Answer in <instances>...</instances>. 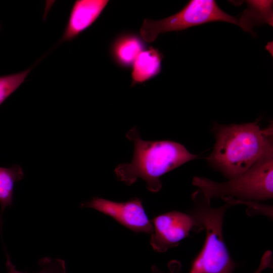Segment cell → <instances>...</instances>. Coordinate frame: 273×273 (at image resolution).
Here are the masks:
<instances>
[{
	"label": "cell",
	"instance_id": "cell-1",
	"mask_svg": "<svg viewBox=\"0 0 273 273\" xmlns=\"http://www.w3.org/2000/svg\"><path fill=\"white\" fill-rule=\"evenodd\" d=\"M259 120L214 127L215 143L207 160L229 179L249 169L273 142L272 125L261 129Z\"/></svg>",
	"mask_w": 273,
	"mask_h": 273
},
{
	"label": "cell",
	"instance_id": "cell-2",
	"mask_svg": "<svg viewBox=\"0 0 273 273\" xmlns=\"http://www.w3.org/2000/svg\"><path fill=\"white\" fill-rule=\"evenodd\" d=\"M126 137L133 144L132 159L129 163L116 166L117 178L128 186L141 178L146 181L147 189L153 193L161 190L162 175L199 157L177 142L144 141L135 127L127 132Z\"/></svg>",
	"mask_w": 273,
	"mask_h": 273
},
{
	"label": "cell",
	"instance_id": "cell-3",
	"mask_svg": "<svg viewBox=\"0 0 273 273\" xmlns=\"http://www.w3.org/2000/svg\"><path fill=\"white\" fill-rule=\"evenodd\" d=\"M273 143L246 171L218 183L195 176L192 184L208 198H220L233 205L239 201H263L273 197Z\"/></svg>",
	"mask_w": 273,
	"mask_h": 273
},
{
	"label": "cell",
	"instance_id": "cell-4",
	"mask_svg": "<svg viewBox=\"0 0 273 273\" xmlns=\"http://www.w3.org/2000/svg\"><path fill=\"white\" fill-rule=\"evenodd\" d=\"M193 206L190 213L205 230L203 247L193 260L189 273H233L236 264L230 255L223 235V220L226 204L213 207L210 200L198 189L192 195Z\"/></svg>",
	"mask_w": 273,
	"mask_h": 273
},
{
	"label": "cell",
	"instance_id": "cell-5",
	"mask_svg": "<svg viewBox=\"0 0 273 273\" xmlns=\"http://www.w3.org/2000/svg\"><path fill=\"white\" fill-rule=\"evenodd\" d=\"M214 21H224L238 25V20L222 11L215 1L192 0L179 12L167 18L159 20L145 19L140 35L146 43H151L160 33L181 31Z\"/></svg>",
	"mask_w": 273,
	"mask_h": 273
},
{
	"label": "cell",
	"instance_id": "cell-6",
	"mask_svg": "<svg viewBox=\"0 0 273 273\" xmlns=\"http://www.w3.org/2000/svg\"><path fill=\"white\" fill-rule=\"evenodd\" d=\"M153 232L150 240L154 250L166 252L177 246L191 231L204 230L200 222L191 213L172 211L156 217L152 221Z\"/></svg>",
	"mask_w": 273,
	"mask_h": 273
},
{
	"label": "cell",
	"instance_id": "cell-7",
	"mask_svg": "<svg viewBox=\"0 0 273 273\" xmlns=\"http://www.w3.org/2000/svg\"><path fill=\"white\" fill-rule=\"evenodd\" d=\"M81 207L90 208L107 215L135 233L152 234L153 225L144 210L142 200L135 198L125 202H117L94 197L82 203Z\"/></svg>",
	"mask_w": 273,
	"mask_h": 273
},
{
	"label": "cell",
	"instance_id": "cell-8",
	"mask_svg": "<svg viewBox=\"0 0 273 273\" xmlns=\"http://www.w3.org/2000/svg\"><path fill=\"white\" fill-rule=\"evenodd\" d=\"M109 3L108 0H76L73 3L62 37L56 46L69 41L90 27Z\"/></svg>",
	"mask_w": 273,
	"mask_h": 273
},
{
	"label": "cell",
	"instance_id": "cell-9",
	"mask_svg": "<svg viewBox=\"0 0 273 273\" xmlns=\"http://www.w3.org/2000/svg\"><path fill=\"white\" fill-rule=\"evenodd\" d=\"M147 43L140 34L124 32L116 37L110 48L114 62L120 67H131L138 55L147 48Z\"/></svg>",
	"mask_w": 273,
	"mask_h": 273
},
{
	"label": "cell",
	"instance_id": "cell-10",
	"mask_svg": "<svg viewBox=\"0 0 273 273\" xmlns=\"http://www.w3.org/2000/svg\"><path fill=\"white\" fill-rule=\"evenodd\" d=\"M163 58L161 53L152 47L142 51L131 66V86L144 83L158 75Z\"/></svg>",
	"mask_w": 273,
	"mask_h": 273
},
{
	"label": "cell",
	"instance_id": "cell-11",
	"mask_svg": "<svg viewBox=\"0 0 273 273\" xmlns=\"http://www.w3.org/2000/svg\"><path fill=\"white\" fill-rule=\"evenodd\" d=\"M247 8L238 20V25L252 33L255 25L267 23L272 26V1H247Z\"/></svg>",
	"mask_w": 273,
	"mask_h": 273
},
{
	"label": "cell",
	"instance_id": "cell-12",
	"mask_svg": "<svg viewBox=\"0 0 273 273\" xmlns=\"http://www.w3.org/2000/svg\"><path fill=\"white\" fill-rule=\"evenodd\" d=\"M23 177V171L19 165H13L9 168L0 167L1 229L4 211L7 207H11L13 205L15 184Z\"/></svg>",
	"mask_w": 273,
	"mask_h": 273
},
{
	"label": "cell",
	"instance_id": "cell-13",
	"mask_svg": "<svg viewBox=\"0 0 273 273\" xmlns=\"http://www.w3.org/2000/svg\"><path fill=\"white\" fill-rule=\"evenodd\" d=\"M41 59L39 58L30 67L23 71L0 76V106L25 81L33 68Z\"/></svg>",
	"mask_w": 273,
	"mask_h": 273
},
{
	"label": "cell",
	"instance_id": "cell-14",
	"mask_svg": "<svg viewBox=\"0 0 273 273\" xmlns=\"http://www.w3.org/2000/svg\"><path fill=\"white\" fill-rule=\"evenodd\" d=\"M6 268L8 273H25L16 269L8 253H6ZM40 270L38 273H66L65 261L60 259L44 257L39 260Z\"/></svg>",
	"mask_w": 273,
	"mask_h": 273
},
{
	"label": "cell",
	"instance_id": "cell-15",
	"mask_svg": "<svg viewBox=\"0 0 273 273\" xmlns=\"http://www.w3.org/2000/svg\"><path fill=\"white\" fill-rule=\"evenodd\" d=\"M272 252L270 250L266 251L263 254L259 265L254 273H261L264 270L272 266Z\"/></svg>",
	"mask_w": 273,
	"mask_h": 273
},
{
	"label": "cell",
	"instance_id": "cell-16",
	"mask_svg": "<svg viewBox=\"0 0 273 273\" xmlns=\"http://www.w3.org/2000/svg\"><path fill=\"white\" fill-rule=\"evenodd\" d=\"M0 30H1V27H0Z\"/></svg>",
	"mask_w": 273,
	"mask_h": 273
}]
</instances>
